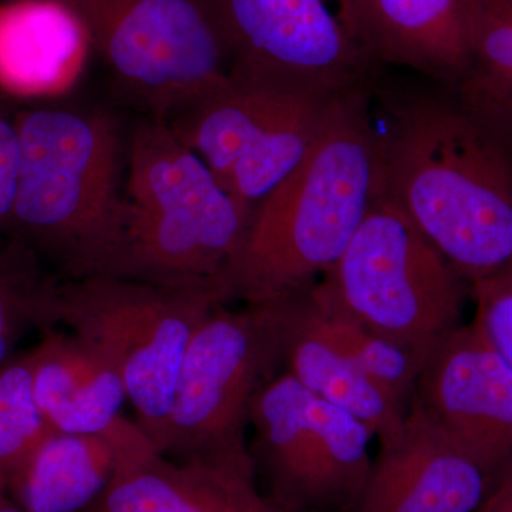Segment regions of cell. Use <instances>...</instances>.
<instances>
[{"mask_svg":"<svg viewBox=\"0 0 512 512\" xmlns=\"http://www.w3.org/2000/svg\"><path fill=\"white\" fill-rule=\"evenodd\" d=\"M259 491L286 512H355L372 470L375 434L281 370L249 412Z\"/></svg>","mask_w":512,"mask_h":512,"instance_id":"8","label":"cell"},{"mask_svg":"<svg viewBox=\"0 0 512 512\" xmlns=\"http://www.w3.org/2000/svg\"><path fill=\"white\" fill-rule=\"evenodd\" d=\"M316 286L338 311L424 357L461 325L470 288L406 212L380 192Z\"/></svg>","mask_w":512,"mask_h":512,"instance_id":"7","label":"cell"},{"mask_svg":"<svg viewBox=\"0 0 512 512\" xmlns=\"http://www.w3.org/2000/svg\"><path fill=\"white\" fill-rule=\"evenodd\" d=\"M477 512H512V460L498 473Z\"/></svg>","mask_w":512,"mask_h":512,"instance_id":"26","label":"cell"},{"mask_svg":"<svg viewBox=\"0 0 512 512\" xmlns=\"http://www.w3.org/2000/svg\"><path fill=\"white\" fill-rule=\"evenodd\" d=\"M458 92L512 126V0H476L470 67Z\"/></svg>","mask_w":512,"mask_h":512,"instance_id":"21","label":"cell"},{"mask_svg":"<svg viewBox=\"0 0 512 512\" xmlns=\"http://www.w3.org/2000/svg\"><path fill=\"white\" fill-rule=\"evenodd\" d=\"M59 282L18 239L0 241V366L18 353L20 340L32 330L45 335L59 328Z\"/></svg>","mask_w":512,"mask_h":512,"instance_id":"20","label":"cell"},{"mask_svg":"<svg viewBox=\"0 0 512 512\" xmlns=\"http://www.w3.org/2000/svg\"><path fill=\"white\" fill-rule=\"evenodd\" d=\"M340 96L231 67L220 86L164 121L252 211L308 156Z\"/></svg>","mask_w":512,"mask_h":512,"instance_id":"6","label":"cell"},{"mask_svg":"<svg viewBox=\"0 0 512 512\" xmlns=\"http://www.w3.org/2000/svg\"><path fill=\"white\" fill-rule=\"evenodd\" d=\"M0 512H23L9 497L2 477H0Z\"/></svg>","mask_w":512,"mask_h":512,"instance_id":"27","label":"cell"},{"mask_svg":"<svg viewBox=\"0 0 512 512\" xmlns=\"http://www.w3.org/2000/svg\"><path fill=\"white\" fill-rule=\"evenodd\" d=\"M33 396L32 350L0 366V477L16 470L49 434Z\"/></svg>","mask_w":512,"mask_h":512,"instance_id":"23","label":"cell"},{"mask_svg":"<svg viewBox=\"0 0 512 512\" xmlns=\"http://www.w3.org/2000/svg\"><path fill=\"white\" fill-rule=\"evenodd\" d=\"M231 67L330 94L366 89L383 72L350 32L338 0H207Z\"/></svg>","mask_w":512,"mask_h":512,"instance_id":"11","label":"cell"},{"mask_svg":"<svg viewBox=\"0 0 512 512\" xmlns=\"http://www.w3.org/2000/svg\"><path fill=\"white\" fill-rule=\"evenodd\" d=\"M20 167V137L16 114L0 103V241L8 237Z\"/></svg>","mask_w":512,"mask_h":512,"instance_id":"25","label":"cell"},{"mask_svg":"<svg viewBox=\"0 0 512 512\" xmlns=\"http://www.w3.org/2000/svg\"><path fill=\"white\" fill-rule=\"evenodd\" d=\"M423 79V77H421ZM379 192L473 286L512 264V126L457 87L423 79L370 92Z\"/></svg>","mask_w":512,"mask_h":512,"instance_id":"1","label":"cell"},{"mask_svg":"<svg viewBox=\"0 0 512 512\" xmlns=\"http://www.w3.org/2000/svg\"><path fill=\"white\" fill-rule=\"evenodd\" d=\"M124 96L167 120L228 77L207 0H64Z\"/></svg>","mask_w":512,"mask_h":512,"instance_id":"10","label":"cell"},{"mask_svg":"<svg viewBox=\"0 0 512 512\" xmlns=\"http://www.w3.org/2000/svg\"><path fill=\"white\" fill-rule=\"evenodd\" d=\"M107 434L116 448V471L87 512L279 510L261 494L252 470L171 460L126 417Z\"/></svg>","mask_w":512,"mask_h":512,"instance_id":"14","label":"cell"},{"mask_svg":"<svg viewBox=\"0 0 512 512\" xmlns=\"http://www.w3.org/2000/svg\"><path fill=\"white\" fill-rule=\"evenodd\" d=\"M18 191L8 237L62 281L113 276L124 237L119 124L100 110L16 113Z\"/></svg>","mask_w":512,"mask_h":512,"instance_id":"3","label":"cell"},{"mask_svg":"<svg viewBox=\"0 0 512 512\" xmlns=\"http://www.w3.org/2000/svg\"><path fill=\"white\" fill-rule=\"evenodd\" d=\"M30 350L33 396L50 430L107 434L123 419L120 376L82 340L56 329Z\"/></svg>","mask_w":512,"mask_h":512,"instance_id":"18","label":"cell"},{"mask_svg":"<svg viewBox=\"0 0 512 512\" xmlns=\"http://www.w3.org/2000/svg\"><path fill=\"white\" fill-rule=\"evenodd\" d=\"M501 470L412 402L402 427L379 440L355 512H477Z\"/></svg>","mask_w":512,"mask_h":512,"instance_id":"12","label":"cell"},{"mask_svg":"<svg viewBox=\"0 0 512 512\" xmlns=\"http://www.w3.org/2000/svg\"><path fill=\"white\" fill-rule=\"evenodd\" d=\"M476 322L512 366V264L471 286Z\"/></svg>","mask_w":512,"mask_h":512,"instance_id":"24","label":"cell"},{"mask_svg":"<svg viewBox=\"0 0 512 512\" xmlns=\"http://www.w3.org/2000/svg\"><path fill=\"white\" fill-rule=\"evenodd\" d=\"M372 86L336 100L308 156L252 208L218 279L224 305H264L306 291L348 247L379 195Z\"/></svg>","mask_w":512,"mask_h":512,"instance_id":"2","label":"cell"},{"mask_svg":"<svg viewBox=\"0 0 512 512\" xmlns=\"http://www.w3.org/2000/svg\"><path fill=\"white\" fill-rule=\"evenodd\" d=\"M312 292L318 303L323 325L340 349L377 386L409 409L426 357L384 338L338 311L320 293L316 284L312 286Z\"/></svg>","mask_w":512,"mask_h":512,"instance_id":"22","label":"cell"},{"mask_svg":"<svg viewBox=\"0 0 512 512\" xmlns=\"http://www.w3.org/2000/svg\"><path fill=\"white\" fill-rule=\"evenodd\" d=\"M116 464L109 434L52 433L3 481L23 512H87Z\"/></svg>","mask_w":512,"mask_h":512,"instance_id":"19","label":"cell"},{"mask_svg":"<svg viewBox=\"0 0 512 512\" xmlns=\"http://www.w3.org/2000/svg\"><path fill=\"white\" fill-rule=\"evenodd\" d=\"M357 43L380 67L458 87L470 67L476 0H338Z\"/></svg>","mask_w":512,"mask_h":512,"instance_id":"15","label":"cell"},{"mask_svg":"<svg viewBox=\"0 0 512 512\" xmlns=\"http://www.w3.org/2000/svg\"><path fill=\"white\" fill-rule=\"evenodd\" d=\"M90 47L82 20L64 0L0 6V86L9 92H66L79 80Z\"/></svg>","mask_w":512,"mask_h":512,"instance_id":"17","label":"cell"},{"mask_svg":"<svg viewBox=\"0 0 512 512\" xmlns=\"http://www.w3.org/2000/svg\"><path fill=\"white\" fill-rule=\"evenodd\" d=\"M224 305L210 286L97 276L62 281L57 319L116 370L134 423L161 451L178 372L201 323Z\"/></svg>","mask_w":512,"mask_h":512,"instance_id":"5","label":"cell"},{"mask_svg":"<svg viewBox=\"0 0 512 512\" xmlns=\"http://www.w3.org/2000/svg\"><path fill=\"white\" fill-rule=\"evenodd\" d=\"M275 512H286V511H284V510H278V511H275Z\"/></svg>","mask_w":512,"mask_h":512,"instance_id":"28","label":"cell"},{"mask_svg":"<svg viewBox=\"0 0 512 512\" xmlns=\"http://www.w3.org/2000/svg\"><path fill=\"white\" fill-rule=\"evenodd\" d=\"M274 330L282 370L306 390L346 410L377 439L393 436L409 409L377 386L329 335L312 286L288 298L264 303Z\"/></svg>","mask_w":512,"mask_h":512,"instance_id":"16","label":"cell"},{"mask_svg":"<svg viewBox=\"0 0 512 512\" xmlns=\"http://www.w3.org/2000/svg\"><path fill=\"white\" fill-rule=\"evenodd\" d=\"M249 214L173 128L147 116L128 141L124 237L113 278L217 292Z\"/></svg>","mask_w":512,"mask_h":512,"instance_id":"4","label":"cell"},{"mask_svg":"<svg viewBox=\"0 0 512 512\" xmlns=\"http://www.w3.org/2000/svg\"><path fill=\"white\" fill-rule=\"evenodd\" d=\"M412 402L494 466L512 460V366L476 320L430 350Z\"/></svg>","mask_w":512,"mask_h":512,"instance_id":"13","label":"cell"},{"mask_svg":"<svg viewBox=\"0 0 512 512\" xmlns=\"http://www.w3.org/2000/svg\"><path fill=\"white\" fill-rule=\"evenodd\" d=\"M281 370L264 309L218 305L185 350L160 453L180 463L254 471L247 439L251 404Z\"/></svg>","mask_w":512,"mask_h":512,"instance_id":"9","label":"cell"}]
</instances>
